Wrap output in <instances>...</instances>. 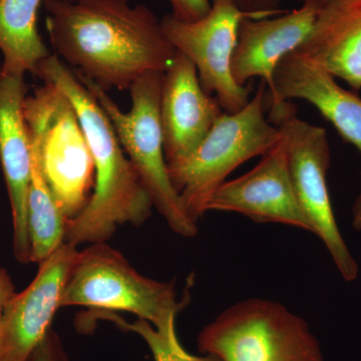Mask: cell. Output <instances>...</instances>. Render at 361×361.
Returning <instances> with one entry per match:
<instances>
[{"label": "cell", "mask_w": 361, "mask_h": 361, "mask_svg": "<svg viewBox=\"0 0 361 361\" xmlns=\"http://www.w3.org/2000/svg\"><path fill=\"white\" fill-rule=\"evenodd\" d=\"M45 27L61 61L106 92L165 73L176 56L161 20L130 0H44Z\"/></svg>", "instance_id": "6da1fadb"}, {"label": "cell", "mask_w": 361, "mask_h": 361, "mask_svg": "<svg viewBox=\"0 0 361 361\" xmlns=\"http://www.w3.org/2000/svg\"><path fill=\"white\" fill-rule=\"evenodd\" d=\"M35 75L70 99L94 164V193L84 210L68 221L65 242L77 247L101 243L108 241L118 226L144 224L153 202L97 97L56 54L42 61Z\"/></svg>", "instance_id": "7a4b0ae2"}, {"label": "cell", "mask_w": 361, "mask_h": 361, "mask_svg": "<svg viewBox=\"0 0 361 361\" xmlns=\"http://www.w3.org/2000/svg\"><path fill=\"white\" fill-rule=\"evenodd\" d=\"M267 85L261 80L255 96L242 110L223 113L185 160L168 165L173 186L190 217L198 223L207 202L233 171L258 156H264L281 139V130L265 116Z\"/></svg>", "instance_id": "3957f363"}, {"label": "cell", "mask_w": 361, "mask_h": 361, "mask_svg": "<svg viewBox=\"0 0 361 361\" xmlns=\"http://www.w3.org/2000/svg\"><path fill=\"white\" fill-rule=\"evenodd\" d=\"M163 75L161 71L147 73L130 87L132 109L128 113L118 108L108 92L87 78H78L97 97L110 118L126 155L151 197L154 208L163 216L173 232L192 238L198 233V226L190 217L173 186L164 149L160 118Z\"/></svg>", "instance_id": "277c9868"}, {"label": "cell", "mask_w": 361, "mask_h": 361, "mask_svg": "<svg viewBox=\"0 0 361 361\" xmlns=\"http://www.w3.org/2000/svg\"><path fill=\"white\" fill-rule=\"evenodd\" d=\"M185 305V299L178 300L173 282L140 274L106 242L78 251L61 301V307L126 311L163 334L176 331V318Z\"/></svg>", "instance_id": "5b68a950"}, {"label": "cell", "mask_w": 361, "mask_h": 361, "mask_svg": "<svg viewBox=\"0 0 361 361\" xmlns=\"http://www.w3.org/2000/svg\"><path fill=\"white\" fill-rule=\"evenodd\" d=\"M203 355L220 361H324L322 345L300 316L271 299H244L206 325Z\"/></svg>", "instance_id": "8992f818"}, {"label": "cell", "mask_w": 361, "mask_h": 361, "mask_svg": "<svg viewBox=\"0 0 361 361\" xmlns=\"http://www.w3.org/2000/svg\"><path fill=\"white\" fill-rule=\"evenodd\" d=\"M25 116L44 179L61 212L73 219L89 203L96 179L77 113L58 87L44 84L26 97Z\"/></svg>", "instance_id": "52a82bcc"}, {"label": "cell", "mask_w": 361, "mask_h": 361, "mask_svg": "<svg viewBox=\"0 0 361 361\" xmlns=\"http://www.w3.org/2000/svg\"><path fill=\"white\" fill-rule=\"evenodd\" d=\"M268 120L286 139L292 185L311 233L322 240L343 280L356 281L360 266L337 224L327 186L331 151L326 130L299 118L290 101L271 108Z\"/></svg>", "instance_id": "ba28073f"}, {"label": "cell", "mask_w": 361, "mask_h": 361, "mask_svg": "<svg viewBox=\"0 0 361 361\" xmlns=\"http://www.w3.org/2000/svg\"><path fill=\"white\" fill-rule=\"evenodd\" d=\"M247 18H259L241 11L231 0H212L210 11L194 23L180 21L172 14L161 20L176 51L196 66L203 90L215 97L228 114L237 113L250 101L251 85L237 84L231 71L239 25Z\"/></svg>", "instance_id": "9c48e42d"}, {"label": "cell", "mask_w": 361, "mask_h": 361, "mask_svg": "<svg viewBox=\"0 0 361 361\" xmlns=\"http://www.w3.org/2000/svg\"><path fill=\"white\" fill-rule=\"evenodd\" d=\"M281 134L279 142L255 167L241 177L225 180L214 191L207 202L206 213H238L254 222L276 223L311 232L294 192L287 142Z\"/></svg>", "instance_id": "30bf717a"}, {"label": "cell", "mask_w": 361, "mask_h": 361, "mask_svg": "<svg viewBox=\"0 0 361 361\" xmlns=\"http://www.w3.org/2000/svg\"><path fill=\"white\" fill-rule=\"evenodd\" d=\"M78 254L77 246L63 242L39 263L32 283L23 292H16L4 314L0 361H28L49 334L52 320L61 307Z\"/></svg>", "instance_id": "8fae6325"}, {"label": "cell", "mask_w": 361, "mask_h": 361, "mask_svg": "<svg viewBox=\"0 0 361 361\" xmlns=\"http://www.w3.org/2000/svg\"><path fill=\"white\" fill-rule=\"evenodd\" d=\"M25 77L0 71V165L6 180L13 228L14 258L30 263L27 196L32 178V139L25 116Z\"/></svg>", "instance_id": "7c38bea8"}, {"label": "cell", "mask_w": 361, "mask_h": 361, "mask_svg": "<svg viewBox=\"0 0 361 361\" xmlns=\"http://www.w3.org/2000/svg\"><path fill=\"white\" fill-rule=\"evenodd\" d=\"M223 113L217 99L202 87L196 66L177 51L161 82L160 118L168 165L191 155Z\"/></svg>", "instance_id": "4fadbf2b"}, {"label": "cell", "mask_w": 361, "mask_h": 361, "mask_svg": "<svg viewBox=\"0 0 361 361\" xmlns=\"http://www.w3.org/2000/svg\"><path fill=\"white\" fill-rule=\"evenodd\" d=\"M269 97L271 108L293 99L308 102L361 156V99L313 59L297 51L284 56L273 75Z\"/></svg>", "instance_id": "5bb4252c"}, {"label": "cell", "mask_w": 361, "mask_h": 361, "mask_svg": "<svg viewBox=\"0 0 361 361\" xmlns=\"http://www.w3.org/2000/svg\"><path fill=\"white\" fill-rule=\"evenodd\" d=\"M318 11L315 7L302 4L275 18H244L232 56L235 82L246 85L249 80L260 78L267 85L268 94H272L277 66L307 37Z\"/></svg>", "instance_id": "9a60e30c"}, {"label": "cell", "mask_w": 361, "mask_h": 361, "mask_svg": "<svg viewBox=\"0 0 361 361\" xmlns=\"http://www.w3.org/2000/svg\"><path fill=\"white\" fill-rule=\"evenodd\" d=\"M296 51L351 89L361 90V0H343L320 9Z\"/></svg>", "instance_id": "2e32d148"}, {"label": "cell", "mask_w": 361, "mask_h": 361, "mask_svg": "<svg viewBox=\"0 0 361 361\" xmlns=\"http://www.w3.org/2000/svg\"><path fill=\"white\" fill-rule=\"evenodd\" d=\"M44 0H0V71L25 77L35 75L37 66L51 56L37 28V16Z\"/></svg>", "instance_id": "e0dca14e"}, {"label": "cell", "mask_w": 361, "mask_h": 361, "mask_svg": "<svg viewBox=\"0 0 361 361\" xmlns=\"http://www.w3.org/2000/svg\"><path fill=\"white\" fill-rule=\"evenodd\" d=\"M30 139L32 168L27 196V230L30 262L39 264L65 242L68 220L44 179L37 144L32 135Z\"/></svg>", "instance_id": "ac0fdd59"}, {"label": "cell", "mask_w": 361, "mask_h": 361, "mask_svg": "<svg viewBox=\"0 0 361 361\" xmlns=\"http://www.w3.org/2000/svg\"><path fill=\"white\" fill-rule=\"evenodd\" d=\"M103 317L111 320L121 329L137 334L147 345L155 361H220L215 356L194 355L183 348L178 338L177 331L163 334L152 326L146 320L139 319L128 323L114 312H103Z\"/></svg>", "instance_id": "d6986e66"}, {"label": "cell", "mask_w": 361, "mask_h": 361, "mask_svg": "<svg viewBox=\"0 0 361 361\" xmlns=\"http://www.w3.org/2000/svg\"><path fill=\"white\" fill-rule=\"evenodd\" d=\"M172 16L185 23L201 20L210 11L212 0H169Z\"/></svg>", "instance_id": "ffe728a7"}, {"label": "cell", "mask_w": 361, "mask_h": 361, "mask_svg": "<svg viewBox=\"0 0 361 361\" xmlns=\"http://www.w3.org/2000/svg\"><path fill=\"white\" fill-rule=\"evenodd\" d=\"M28 361H68L63 343L54 330H49Z\"/></svg>", "instance_id": "44dd1931"}, {"label": "cell", "mask_w": 361, "mask_h": 361, "mask_svg": "<svg viewBox=\"0 0 361 361\" xmlns=\"http://www.w3.org/2000/svg\"><path fill=\"white\" fill-rule=\"evenodd\" d=\"M241 11L253 14L259 18H271L284 13L280 8L283 0H231Z\"/></svg>", "instance_id": "7402d4cb"}, {"label": "cell", "mask_w": 361, "mask_h": 361, "mask_svg": "<svg viewBox=\"0 0 361 361\" xmlns=\"http://www.w3.org/2000/svg\"><path fill=\"white\" fill-rule=\"evenodd\" d=\"M16 294V286L13 279L6 270L0 268V336H1L2 324H4L7 306Z\"/></svg>", "instance_id": "603a6c76"}, {"label": "cell", "mask_w": 361, "mask_h": 361, "mask_svg": "<svg viewBox=\"0 0 361 361\" xmlns=\"http://www.w3.org/2000/svg\"><path fill=\"white\" fill-rule=\"evenodd\" d=\"M351 226L355 231H361V187L351 209Z\"/></svg>", "instance_id": "cb8c5ba5"}, {"label": "cell", "mask_w": 361, "mask_h": 361, "mask_svg": "<svg viewBox=\"0 0 361 361\" xmlns=\"http://www.w3.org/2000/svg\"><path fill=\"white\" fill-rule=\"evenodd\" d=\"M297 1L300 2L301 4H308V6L315 7L316 9L320 11V9L329 6L330 4L343 1V0H297Z\"/></svg>", "instance_id": "d4e9b609"}]
</instances>
